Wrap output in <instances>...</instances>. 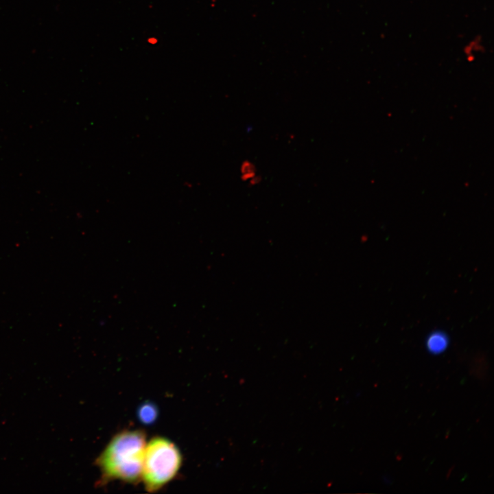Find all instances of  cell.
Segmentation results:
<instances>
[{
	"label": "cell",
	"mask_w": 494,
	"mask_h": 494,
	"mask_svg": "<svg viewBox=\"0 0 494 494\" xmlns=\"http://www.w3.org/2000/svg\"><path fill=\"white\" fill-rule=\"evenodd\" d=\"M146 436L141 430L116 434L95 460L101 480L135 484L141 481Z\"/></svg>",
	"instance_id": "obj_1"
},
{
	"label": "cell",
	"mask_w": 494,
	"mask_h": 494,
	"mask_svg": "<svg viewBox=\"0 0 494 494\" xmlns=\"http://www.w3.org/2000/svg\"><path fill=\"white\" fill-rule=\"evenodd\" d=\"M183 457L169 439L155 436L146 443L141 480L146 490L156 492L170 482L180 471Z\"/></svg>",
	"instance_id": "obj_2"
},
{
	"label": "cell",
	"mask_w": 494,
	"mask_h": 494,
	"mask_svg": "<svg viewBox=\"0 0 494 494\" xmlns=\"http://www.w3.org/2000/svg\"><path fill=\"white\" fill-rule=\"evenodd\" d=\"M449 341L447 335L440 331L430 333L426 340L427 351L434 355L444 352L448 347Z\"/></svg>",
	"instance_id": "obj_3"
},
{
	"label": "cell",
	"mask_w": 494,
	"mask_h": 494,
	"mask_svg": "<svg viewBox=\"0 0 494 494\" xmlns=\"http://www.w3.org/2000/svg\"><path fill=\"white\" fill-rule=\"evenodd\" d=\"M240 172L243 180H250L256 176V169L252 163L245 161L242 163Z\"/></svg>",
	"instance_id": "obj_4"
},
{
	"label": "cell",
	"mask_w": 494,
	"mask_h": 494,
	"mask_svg": "<svg viewBox=\"0 0 494 494\" xmlns=\"http://www.w3.org/2000/svg\"><path fill=\"white\" fill-rule=\"evenodd\" d=\"M155 413L154 407L150 405H145L141 408L139 416L143 422L149 423L155 417Z\"/></svg>",
	"instance_id": "obj_5"
}]
</instances>
